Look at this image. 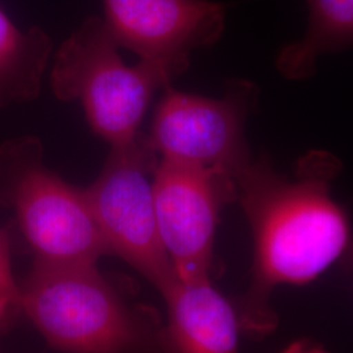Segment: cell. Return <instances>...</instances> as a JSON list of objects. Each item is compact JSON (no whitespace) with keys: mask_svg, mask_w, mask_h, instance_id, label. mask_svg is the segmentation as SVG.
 <instances>
[{"mask_svg":"<svg viewBox=\"0 0 353 353\" xmlns=\"http://www.w3.org/2000/svg\"><path fill=\"white\" fill-rule=\"evenodd\" d=\"M341 169L334 153L310 151L292 176L280 174L267 154L233 176L254 246L249 287L236 305L241 332L252 339L278 327L271 303L278 287L314 281L350 248L348 217L331 196Z\"/></svg>","mask_w":353,"mask_h":353,"instance_id":"1","label":"cell"},{"mask_svg":"<svg viewBox=\"0 0 353 353\" xmlns=\"http://www.w3.org/2000/svg\"><path fill=\"white\" fill-rule=\"evenodd\" d=\"M20 309L64 353H163L164 322L131 300L96 263H33L19 283Z\"/></svg>","mask_w":353,"mask_h":353,"instance_id":"2","label":"cell"},{"mask_svg":"<svg viewBox=\"0 0 353 353\" xmlns=\"http://www.w3.org/2000/svg\"><path fill=\"white\" fill-rule=\"evenodd\" d=\"M102 17H87L55 52L50 85L64 102H80L89 127L110 148L131 144L153 94L173 76L159 64L127 65Z\"/></svg>","mask_w":353,"mask_h":353,"instance_id":"3","label":"cell"},{"mask_svg":"<svg viewBox=\"0 0 353 353\" xmlns=\"http://www.w3.org/2000/svg\"><path fill=\"white\" fill-rule=\"evenodd\" d=\"M0 203L12 211L36 263H96L109 254L85 190L45 165L36 137L0 145Z\"/></svg>","mask_w":353,"mask_h":353,"instance_id":"4","label":"cell"},{"mask_svg":"<svg viewBox=\"0 0 353 353\" xmlns=\"http://www.w3.org/2000/svg\"><path fill=\"white\" fill-rule=\"evenodd\" d=\"M157 154L140 135L110 153L85 194L109 254L117 255L164 296L176 281L165 250L153 194Z\"/></svg>","mask_w":353,"mask_h":353,"instance_id":"5","label":"cell"},{"mask_svg":"<svg viewBox=\"0 0 353 353\" xmlns=\"http://www.w3.org/2000/svg\"><path fill=\"white\" fill-rule=\"evenodd\" d=\"M259 88L250 80H233L220 99L166 88L153 114L145 141L160 160L233 176L252 159L245 138Z\"/></svg>","mask_w":353,"mask_h":353,"instance_id":"6","label":"cell"},{"mask_svg":"<svg viewBox=\"0 0 353 353\" xmlns=\"http://www.w3.org/2000/svg\"><path fill=\"white\" fill-rule=\"evenodd\" d=\"M153 194L165 250L182 280L211 278L217 268L214 239L220 214L236 202L232 176L159 160Z\"/></svg>","mask_w":353,"mask_h":353,"instance_id":"7","label":"cell"},{"mask_svg":"<svg viewBox=\"0 0 353 353\" xmlns=\"http://www.w3.org/2000/svg\"><path fill=\"white\" fill-rule=\"evenodd\" d=\"M102 8L119 48L173 79L189 67L192 51L212 46L225 29L227 6L211 0H102Z\"/></svg>","mask_w":353,"mask_h":353,"instance_id":"8","label":"cell"},{"mask_svg":"<svg viewBox=\"0 0 353 353\" xmlns=\"http://www.w3.org/2000/svg\"><path fill=\"white\" fill-rule=\"evenodd\" d=\"M168 309L163 353H240L241 326L236 306L214 288L212 279L182 280L165 293ZM278 353H330L300 339Z\"/></svg>","mask_w":353,"mask_h":353,"instance_id":"9","label":"cell"},{"mask_svg":"<svg viewBox=\"0 0 353 353\" xmlns=\"http://www.w3.org/2000/svg\"><path fill=\"white\" fill-rule=\"evenodd\" d=\"M309 23L303 37L279 51L276 68L288 80L316 74L321 55L353 46V0H306Z\"/></svg>","mask_w":353,"mask_h":353,"instance_id":"10","label":"cell"},{"mask_svg":"<svg viewBox=\"0 0 353 353\" xmlns=\"http://www.w3.org/2000/svg\"><path fill=\"white\" fill-rule=\"evenodd\" d=\"M51 50L41 28L23 30L0 10V110L37 99Z\"/></svg>","mask_w":353,"mask_h":353,"instance_id":"11","label":"cell"},{"mask_svg":"<svg viewBox=\"0 0 353 353\" xmlns=\"http://www.w3.org/2000/svg\"><path fill=\"white\" fill-rule=\"evenodd\" d=\"M0 293L19 300V281L13 276L10 242L0 228Z\"/></svg>","mask_w":353,"mask_h":353,"instance_id":"12","label":"cell"},{"mask_svg":"<svg viewBox=\"0 0 353 353\" xmlns=\"http://www.w3.org/2000/svg\"><path fill=\"white\" fill-rule=\"evenodd\" d=\"M21 312L19 300L0 293V338L10 328L16 316Z\"/></svg>","mask_w":353,"mask_h":353,"instance_id":"13","label":"cell"},{"mask_svg":"<svg viewBox=\"0 0 353 353\" xmlns=\"http://www.w3.org/2000/svg\"><path fill=\"white\" fill-rule=\"evenodd\" d=\"M350 256H351V262H352L353 267V242L350 245Z\"/></svg>","mask_w":353,"mask_h":353,"instance_id":"14","label":"cell"}]
</instances>
